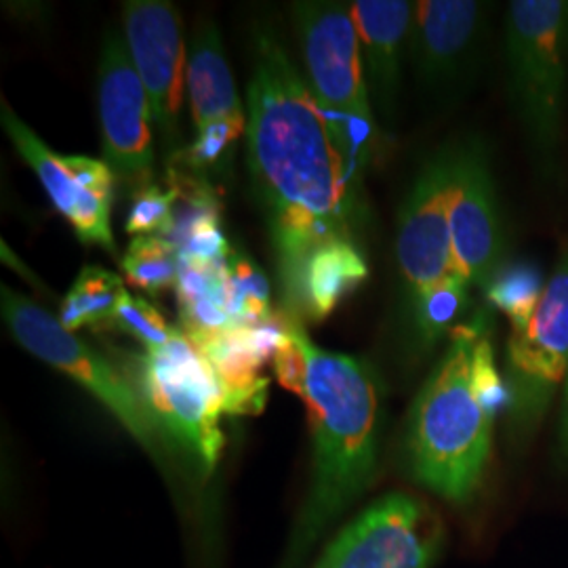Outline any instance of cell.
<instances>
[{
	"label": "cell",
	"mask_w": 568,
	"mask_h": 568,
	"mask_svg": "<svg viewBox=\"0 0 568 568\" xmlns=\"http://www.w3.org/2000/svg\"><path fill=\"white\" fill-rule=\"evenodd\" d=\"M213 366L224 392L225 415H260L267 398L264 368L288 339V321L274 312L260 325H234L213 335L190 337Z\"/></svg>",
	"instance_id": "cell-16"
},
{
	"label": "cell",
	"mask_w": 568,
	"mask_h": 568,
	"mask_svg": "<svg viewBox=\"0 0 568 568\" xmlns=\"http://www.w3.org/2000/svg\"><path fill=\"white\" fill-rule=\"evenodd\" d=\"M0 310L18 344L37 356L44 365L53 366L84 387L98 403H102L133 440L148 453H156V424L145 410L140 392L131 386L110 361L98 349L84 344L74 333L63 328L60 318L44 307L2 284Z\"/></svg>",
	"instance_id": "cell-6"
},
{
	"label": "cell",
	"mask_w": 568,
	"mask_h": 568,
	"mask_svg": "<svg viewBox=\"0 0 568 568\" xmlns=\"http://www.w3.org/2000/svg\"><path fill=\"white\" fill-rule=\"evenodd\" d=\"M567 2L516 0L506 21L509 87L532 145L549 154L560 135L567 84Z\"/></svg>",
	"instance_id": "cell-5"
},
{
	"label": "cell",
	"mask_w": 568,
	"mask_h": 568,
	"mask_svg": "<svg viewBox=\"0 0 568 568\" xmlns=\"http://www.w3.org/2000/svg\"><path fill=\"white\" fill-rule=\"evenodd\" d=\"M488 328L478 314L448 335V349L419 389L406 427L413 476L453 504H466L487 469L497 415L478 394L474 345Z\"/></svg>",
	"instance_id": "cell-3"
},
{
	"label": "cell",
	"mask_w": 568,
	"mask_h": 568,
	"mask_svg": "<svg viewBox=\"0 0 568 568\" xmlns=\"http://www.w3.org/2000/svg\"><path fill=\"white\" fill-rule=\"evenodd\" d=\"M546 284L537 265L530 262H506L493 274L485 291L490 305L508 316L509 328L523 331L541 304Z\"/></svg>",
	"instance_id": "cell-22"
},
{
	"label": "cell",
	"mask_w": 568,
	"mask_h": 568,
	"mask_svg": "<svg viewBox=\"0 0 568 568\" xmlns=\"http://www.w3.org/2000/svg\"><path fill=\"white\" fill-rule=\"evenodd\" d=\"M448 227L457 278L467 286L485 288L506 264V236L490 164L480 142L453 145Z\"/></svg>",
	"instance_id": "cell-11"
},
{
	"label": "cell",
	"mask_w": 568,
	"mask_h": 568,
	"mask_svg": "<svg viewBox=\"0 0 568 568\" xmlns=\"http://www.w3.org/2000/svg\"><path fill=\"white\" fill-rule=\"evenodd\" d=\"M246 152L274 251L281 310L304 321L307 260L325 244L356 243L363 178L333 142L310 84L272 32L255 39Z\"/></svg>",
	"instance_id": "cell-1"
},
{
	"label": "cell",
	"mask_w": 568,
	"mask_h": 568,
	"mask_svg": "<svg viewBox=\"0 0 568 568\" xmlns=\"http://www.w3.org/2000/svg\"><path fill=\"white\" fill-rule=\"evenodd\" d=\"M288 318L304 354L297 394L312 432V483L288 548L291 568L371 485L382 436V387L368 363L326 352L310 339L304 321Z\"/></svg>",
	"instance_id": "cell-2"
},
{
	"label": "cell",
	"mask_w": 568,
	"mask_h": 568,
	"mask_svg": "<svg viewBox=\"0 0 568 568\" xmlns=\"http://www.w3.org/2000/svg\"><path fill=\"white\" fill-rule=\"evenodd\" d=\"M224 264H204L180 257V278L175 288L183 333L187 337H204L234 326L225 302Z\"/></svg>",
	"instance_id": "cell-20"
},
{
	"label": "cell",
	"mask_w": 568,
	"mask_h": 568,
	"mask_svg": "<svg viewBox=\"0 0 568 568\" xmlns=\"http://www.w3.org/2000/svg\"><path fill=\"white\" fill-rule=\"evenodd\" d=\"M469 288L464 281L450 278L410 304L413 323L424 344L434 345L462 325L459 318L466 312Z\"/></svg>",
	"instance_id": "cell-25"
},
{
	"label": "cell",
	"mask_w": 568,
	"mask_h": 568,
	"mask_svg": "<svg viewBox=\"0 0 568 568\" xmlns=\"http://www.w3.org/2000/svg\"><path fill=\"white\" fill-rule=\"evenodd\" d=\"M122 21L126 49L148 91L156 131L173 143L180 133L187 65L180 11L163 0H129L122 4Z\"/></svg>",
	"instance_id": "cell-14"
},
{
	"label": "cell",
	"mask_w": 568,
	"mask_h": 568,
	"mask_svg": "<svg viewBox=\"0 0 568 568\" xmlns=\"http://www.w3.org/2000/svg\"><path fill=\"white\" fill-rule=\"evenodd\" d=\"M307 84L325 121H375L366 87L358 30L349 4L297 2L293 4Z\"/></svg>",
	"instance_id": "cell-8"
},
{
	"label": "cell",
	"mask_w": 568,
	"mask_h": 568,
	"mask_svg": "<svg viewBox=\"0 0 568 568\" xmlns=\"http://www.w3.org/2000/svg\"><path fill=\"white\" fill-rule=\"evenodd\" d=\"M453 145L427 161L398 215L396 257L410 304L438 284L457 278L448 227Z\"/></svg>",
	"instance_id": "cell-13"
},
{
	"label": "cell",
	"mask_w": 568,
	"mask_h": 568,
	"mask_svg": "<svg viewBox=\"0 0 568 568\" xmlns=\"http://www.w3.org/2000/svg\"><path fill=\"white\" fill-rule=\"evenodd\" d=\"M243 135H246V122L209 124L196 131L190 148L178 152V161H182L190 173L201 175L204 180L209 173H225Z\"/></svg>",
	"instance_id": "cell-26"
},
{
	"label": "cell",
	"mask_w": 568,
	"mask_h": 568,
	"mask_svg": "<svg viewBox=\"0 0 568 568\" xmlns=\"http://www.w3.org/2000/svg\"><path fill=\"white\" fill-rule=\"evenodd\" d=\"M175 204L178 192L173 187L148 183L133 196L129 215L124 220V232L138 236H164L169 239L175 227Z\"/></svg>",
	"instance_id": "cell-27"
},
{
	"label": "cell",
	"mask_w": 568,
	"mask_h": 568,
	"mask_svg": "<svg viewBox=\"0 0 568 568\" xmlns=\"http://www.w3.org/2000/svg\"><path fill=\"white\" fill-rule=\"evenodd\" d=\"M185 93L196 131L215 122H246L243 102L225 60L220 30L206 21L187 49Z\"/></svg>",
	"instance_id": "cell-18"
},
{
	"label": "cell",
	"mask_w": 568,
	"mask_h": 568,
	"mask_svg": "<svg viewBox=\"0 0 568 568\" xmlns=\"http://www.w3.org/2000/svg\"><path fill=\"white\" fill-rule=\"evenodd\" d=\"M103 161L121 180L148 185L154 175V114L126 42L110 34L98 68Z\"/></svg>",
	"instance_id": "cell-10"
},
{
	"label": "cell",
	"mask_w": 568,
	"mask_h": 568,
	"mask_svg": "<svg viewBox=\"0 0 568 568\" xmlns=\"http://www.w3.org/2000/svg\"><path fill=\"white\" fill-rule=\"evenodd\" d=\"M2 126L21 159L37 173L53 206L72 225L82 244H95L116 253L112 234V187L110 164L89 156H63L53 152L2 100Z\"/></svg>",
	"instance_id": "cell-9"
},
{
	"label": "cell",
	"mask_w": 568,
	"mask_h": 568,
	"mask_svg": "<svg viewBox=\"0 0 568 568\" xmlns=\"http://www.w3.org/2000/svg\"><path fill=\"white\" fill-rule=\"evenodd\" d=\"M440 528L429 509L403 493H389L354 518L331 541L328 568H429Z\"/></svg>",
	"instance_id": "cell-12"
},
{
	"label": "cell",
	"mask_w": 568,
	"mask_h": 568,
	"mask_svg": "<svg viewBox=\"0 0 568 568\" xmlns=\"http://www.w3.org/2000/svg\"><path fill=\"white\" fill-rule=\"evenodd\" d=\"M349 11L361 39L371 102L389 114L400 91L415 2L356 0L349 2Z\"/></svg>",
	"instance_id": "cell-17"
},
{
	"label": "cell",
	"mask_w": 568,
	"mask_h": 568,
	"mask_svg": "<svg viewBox=\"0 0 568 568\" xmlns=\"http://www.w3.org/2000/svg\"><path fill=\"white\" fill-rule=\"evenodd\" d=\"M121 267L126 283L159 295L178 286L180 253L164 236H138L129 244Z\"/></svg>",
	"instance_id": "cell-24"
},
{
	"label": "cell",
	"mask_w": 568,
	"mask_h": 568,
	"mask_svg": "<svg viewBox=\"0 0 568 568\" xmlns=\"http://www.w3.org/2000/svg\"><path fill=\"white\" fill-rule=\"evenodd\" d=\"M485 16V4L469 0L415 2L408 53L427 89H448L466 77L480 51Z\"/></svg>",
	"instance_id": "cell-15"
},
{
	"label": "cell",
	"mask_w": 568,
	"mask_h": 568,
	"mask_svg": "<svg viewBox=\"0 0 568 568\" xmlns=\"http://www.w3.org/2000/svg\"><path fill=\"white\" fill-rule=\"evenodd\" d=\"M140 398L152 422L185 448L204 471H213L224 450V392L194 342L178 333L138 363Z\"/></svg>",
	"instance_id": "cell-4"
},
{
	"label": "cell",
	"mask_w": 568,
	"mask_h": 568,
	"mask_svg": "<svg viewBox=\"0 0 568 568\" xmlns=\"http://www.w3.org/2000/svg\"><path fill=\"white\" fill-rule=\"evenodd\" d=\"M368 278L361 246L349 241L325 244L312 253L304 272V321L321 323Z\"/></svg>",
	"instance_id": "cell-19"
},
{
	"label": "cell",
	"mask_w": 568,
	"mask_h": 568,
	"mask_svg": "<svg viewBox=\"0 0 568 568\" xmlns=\"http://www.w3.org/2000/svg\"><path fill=\"white\" fill-rule=\"evenodd\" d=\"M314 568H328V567H326L325 560H323V556H321V558H318V562H316V567H314Z\"/></svg>",
	"instance_id": "cell-31"
},
{
	"label": "cell",
	"mask_w": 568,
	"mask_h": 568,
	"mask_svg": "<svg viewBox=\"0 0 568 568\" xmlns=\"http://www.w3.org/2000/svg\"><path fill=\"white\" fill-rule=\"evenodd\" d=\"M124 291L119 274L100 265H84L61 302V326L74 333L84 326L110 323Z\"/></svg>",
	"instance_id": "cell-21"
},
{
	"label": "cell",
	"mask_w": 568,
	"mask_h": 568,
	"mask_svg": "<svg viewBox=\"0 0 568 568\" xmlns=\"http://www.w3.org/2000/svg\"><path fill=\"white\" fill-rule=\"evenodd\" d=\"M565 405H562V419H560V445L568 455V371L565 377Z\"/></svg>",
	"instance_id": "cell-29"
},
{
	"label": "cell",
	"mask_w": 568,
	"mask_h": 568,
	"mask_svg": "<svg viewBox=\"0 0 568 568\" xmlns=\"http://www.w3.org/2000/svg\"><path fill=\"white\" fill-rule=\"evenodd\" d=\"M568 371V246L527 328L509 331L506 384L509 415L520 429L535 427Z\"/></svg>",
	"instance_id": "cell-7"
},
{
	"label": "cell",
	"mask_w": 568,
	"mask_h": 568,
	"mask_svg": "<svg viewBox=\"0 0 568 568\" xmlns=\"http://www.w3.org/2000/svg\"><path fill=\"white\" fill-rule=\"evenodd\" d=\"M224 291L234 325H260L274 316L264 272L239 251L225 260Z\"/></svg>",
	"instance_id": "cell-23"
},
{
	"label": "cell",
	"mask_w": 568,
	"mask_h": 568,
	"mask_svg": "<svg viewBox=\"0 0 568 568\" xmlns=\"http://www.w3.org/2000/svg\"><path fill=\"white\" fill-rule=\"evenodd\" d=\"M110 325L131 335L145 349L161 347L178 333L175 326H171L164 321L159 307H154L143 297H135L126 291L122 293L121 302L116 305V312H114Z\"/></svg>",
	"instance_id": "cell-28"
},
{
	"label": "cell",
	"mask_w": 568,
	"mask_h": 568,
	"mask_svg": "<svg viewBox=\"0 0 568 568\" xmlns=\"http://www.w3.org/2000/svg\"><path fill=\"white\" fill-rule=\"evenodd\" d=\"M565 42H567V51H568V2H567V13H565Z\"/></svg>",
	"instance_id": "cell-30"
}]
</instances>
